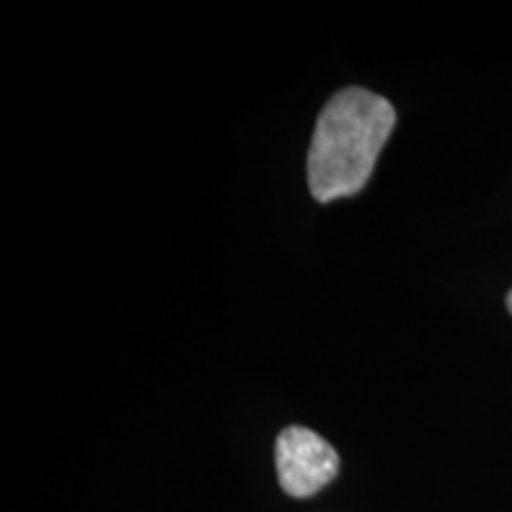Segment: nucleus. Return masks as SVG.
<instances>
[{
	"instance_id": "1",
	"label": "nucleus",
	"mask_w": 512,
	"mask_h": 512,
	"mask_svg": "<svg viewBox=\"0 0 512 512\" xmlns=\"http://www.w3.org/2000/svg\"><path fill=\"white\" fill-rule=\"evenodd\" d=\"M394 126V105L382 95L358 86L332 95L320 112L306 159L313 200L328 204L366 188Z\"/></svg>"
},
{
	"instance_id": "2",
	"label": "nucleus",
	"mask_w": 512,
	"mask_h": 512,
	"mask_svg": "<svg viewBox=\"0 0 512 512\" xmlns=\"http://www.w3.org/2000/svg\"><path fill=\"white\" fill-rule=\"evenodd\" d=\"M275 467L287 496L309 498L337 477L339 456L320 434L292 425L275 441Z\"/></svg>"
},
{
	"instance_id": "3",
	"label": "nucleus",
	"mask_w": 512,
	"mask_h": 512,
	"mask_svg": "<svg viewBox=\"0 0 512 512\" xmlns=\"http://www.w3.org/2000/svg\"><path fill=\"white\" fill-rule=\"evenodd\" d=\"M508 309H510V313H512V290L508 292Z\"/></svg>"
}]
</instances>
